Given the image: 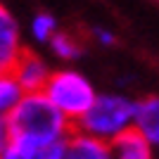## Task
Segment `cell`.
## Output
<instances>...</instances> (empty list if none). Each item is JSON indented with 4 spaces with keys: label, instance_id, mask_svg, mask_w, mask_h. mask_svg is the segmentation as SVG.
<instances>
[{
    "label": "cell",
    "instance_id": "14",
    "mask_svg": "<svg viewBox=\"0 0 159 159\" xmlns=\"http://www.w3.org/2000/svg\"><path fill=\"white\" fill-rule=\"evenodd\" d=\"M12 145V126H10V116L0 114V152H5Z\"/></svg>",
    "mask_w": 159,
    "mask_h": 159
},
{
    "label": "cell",
    "instance_id": "11",
    "mask_svg": "<svg viewBox=\"0 0 159 159\" xmlns=\"http://www.w3.org/2000/svg\"><path fill=\"white\" fill-rule=\"evenodd\" d=\"M48 48H50V52L60 62H76V60H81V55H83L81 43L74 38L71 33H64V31L55 33L52 40L48 43Z\"/></svg>",
    "mask_w": 159,
    "mask_h": 159
},
{
    "label": "cell",
    "instance_id": "13",
    "mask_svg": "<svg viewBox=\"0 0 159 159\" xmlns=\"http://www.w3.org/2000/svg\"><path fill=\"white\" fill-rule=\"evenodd\" d=\"M93 38H95V43L102 45V48H114L116 45V33L109 31V29H105V26H95L93 29Z\"/></svg>",
    "mask_w": 159,
    "mask_h": 159
},
{
    "label": "cell",
    "instance_id": "3",
    "mask_svg": "<svg viewBox=\"0 0 159 159\" xmlns=\"http://www.w3.org/2000/svg\"><path fill=\"white\" fill-rule=\"evenodd\" d=\"M43 93L57 105V109L71 124H76L86 114V109L93 105L95 95H98L88 76H83L79 69H71V66L52 69Z\"/></svg>",
    "mask_w": 159,
    "mask_h": 159
},
{
    "label": "cell",
    "instance_id": "4",
    "mask_svg": "<svg viewBox=\"0 0 159 159\" xmlns=\"http://www.w3.org/2000/svg\"><path fill=\"white\" fill-rule=\"evenodd\" d=\"M24 50L26 48L19 19L10 12V7L0 2V71H12Z\"/></svg>",
    "mask_w": 159,
    "mask_h": 159
},
{
    "label": "cell",
    "instance_id": "6",
    "mask_svg": "<svg viewBox=\"0 0 159 159\" xmlns=\"http://www.w3.org/2000/svg\"><path fill=\"white\" fill-rule=\"evenodd\" d=\"M62 159H114L112 143L93 138L88 133L74 128L71 135L64 140V154Z\"/></svg>",
    "mask_w": 159,
    "mask_h": 159
},
{
    "label": "cell",
    "instance_id": "8",
    "mask_svg": "<svg viewBox=\"0 0 159 159\" xmlns=\"http://www.w3.org/2000/svg\"><path fill=\"white\" fill-rule=\"evenodd\" d=\"M133 128L138 133H143L159 150V95H147V98L138 100L135 126Z\"/></svg>",
    "mask_w": 159,
    "mask_h": 159
},
{
    "label": "cell",
    "instance_id": "7",
    "mask_svg": "<svg viewBox=\"0 0 159 159\" xmlns=\"http://www.w3.org/2000/svg\"><path fill=\"white\" fill-rule=\"evenodd\" d=\"M112 152H114V159H159L157 147L135 128H131L116 140H112Z\"/></svg>",
    "mask_w": 159,
    "mask_h": 159
},
{
    "label": "cell",
    "instance_id": "5",
    "mask_svg": "<svg viewBox=\"0 0 159 159\" xmlns=\"http://www.w3.org/2000/svg\"><path fill=\"white\" fill-rule=\"evenodd\" d=\"M12 74H14V79H17V83L21 86L24 93H36V90H43V88H45L52 69H50V64H48L38 52L24 50L21 57L17 60V64H14Z\"/></svg>",
    "mask_w": 159,
    "mask_h": 159
},
{
    "label": "cell",
    "instance_id": "12",
    "mask_svg": "<svg viewBox=\"0 0 159 159\" xmlns=\"http://www.w3.org/2000/svg\"><path fill=\"white\" fill-rule=\"evenodd\" d=\"M24 95L21 86L17 83L12 71H0V114H10L12 107Z\"/></svg>",
    "mask_w": 159,
    "mask_h": 159
},
{
    "label": "cell",
    "instance_id": "10",
    "mask_svg": "<svg viewBox=\"0 0 159 159\" xmlns=\"http://www.w3.org/2000/svg\"><path fill=\"white\" fill-rule=\"evenodd\" d=\"M57 31H60V21L50 12H36L29 19V36L38 45H48Z\"/></svg>",
    "mask_w": 159,
    "mask_h": 159
},
{
    "label": "cell",
    "instance_id": "1",
    "mask_svg": "<svg viewBox=\"0 0 159 159\" xmlns=\"http://www.w3.org/2000/svg\"><path fill=\"white\" fill-rule=\"evenodd\" d=\"M7 116L12 126V143L26 147H50L64 143L74 131V124L43 90L24 93Z\"/></svg>",
    "mask_w": 159,
    "mask_h": 159
},
{
    "label": "cell",
    "instance_id": "9",
    "mask_svg": "<svg viewBox=\"0 0 159 159\" xmlns=\"http://www.w3.org/2000/svg\"><path fill=\"white\" fill-rule=\"evenodd\" d=\"M62 154H64V143L50 147H26L12 143L5 152H0V159H62Z\"/></svg>",
    "mask_w": 159,
    "mask_h": 159
},
{
    "label": "cell",
    "instance_id": "15",
    "mask_svg": "<svg viewBox=\"0 0 159 159\" xmlns=\"http://www.w3.org/2000/svg\"><path fill=\"white\" fill-rule=\"evenodd\" d=\"M157 154H159V150H157Z\"/></svg>",
    "mask_w": 159,
    "mask_h": 159
},
{
    "label": "cell",
    "instance_id": "2",
    "mask_svg": "<svg viewBox=\"0 0 159 159\" xmlns=\"http://www.w3.org/2000/svg\"><path fill=\"white\" fill-rule=\"evenodd\" d=\"M135 109H138V100L124 93H98L93 105L74 124V128L112 143L135 126Z\"/></svg>",
    "mask_w": 159,
    "mask_h": 159
}]
</instances>
